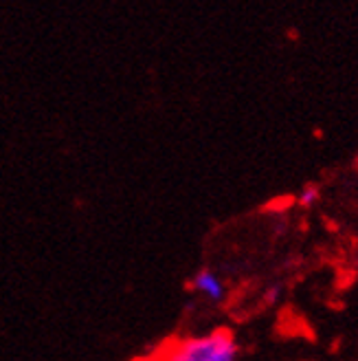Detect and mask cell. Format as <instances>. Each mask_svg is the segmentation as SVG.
Here are the masks:
<instances>
[{"mask_svg":"<svg viewBox=\"0 0 358 361\" xmlns=\"http://www.w3.org/2000/svg\"><path fill=\"white\" fill-rule=\"evenodd\" d=\"M139 361H158L156 357H152V359H139Z\"/></svg>","mask_w":358,"mask_h":361,"instance_id":"277c9868","label":"cell"},{"mask_svg":"<svg viewBox=\"0 0 358 361\" xmlns=\"http://www.w3.org/2000/svg\"><path fill=\"white\" fill-rule=\"evenodd\" d=\"M158 361H240V346L226 329L183 337L156 355Z\"/></svg>","mask_w":358,"mask_h":361,"instance_id":"6da1fadb","label":"cell"},{"mask_svg":"<svg viewBox=\"0 0 358 361\" xmlns=\"http://www.w3.org/2000/svg\"><path fill=\"white\" fill-rule=\"evenodd\" d=\"M191 288L207 302H222L226 295L224 280L211 269H200L198 274L191 278Z\"/></svg>","mask_w":358,"mask_h":361,"instance_id":"7a4b0ae2","label":"cell"},{"mask_svg":"<svg viewBox=\"0 0 358 361\" xmlns=\"http://www.w3.org/2000/svg\"><path fill=\"white\" fill-rule=\"evenodd\" d=\"M297 205L299 207H306V209H310V207H314L319 201H321V188L317 185V183H306L301 190H299V194H297Z\"/></svg>","mask_w":358,"mask_h":361,"instance_id":"3957f363","label":"cell"}]
</instances>
